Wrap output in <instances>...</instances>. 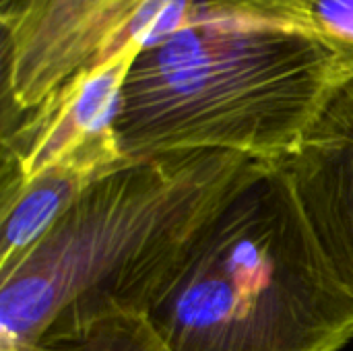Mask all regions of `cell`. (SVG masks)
<instances>
[{
    "label": "cell",
    "instance_id": "6da1fadb",
    "mask_svg": "<svg viewBox=\"0 0 353 351\" xmlns=\"http://www.w3.org/2000/svg\"><path fill=\"white\" fill-rule=\"evenodd\" d=\"M353 74V50L238 0H194L126 72L114 137L126 161L232 153L285 161Z\"/></svg>",
    "mask_w": 353,
    "mask_h": 351
},
{
    "label": "cell",
    "instance_id": "7a4b0ae2",
    "mask_svg": "<svg viewBox=\"0 0 353 351\" xmlns=\"http://www.w3.org/2000/svg\"><path fill=\"white\" fill-rule=\"evenodd\" d=\"M263 166L232 153L122 161L0 277V351L101 317H147L225 201Z\"/></svg>",
    "mask_w": 353,
    "mask_h": 351
},
{
    "label": "cell",
    "instance_id": "3957f363",
    "mask_svg": "<svg viewBox=\"0 0 353 351\" xmlns=\"http://www.w3.org/2000/svg\"><path fill=\"white\" fill-rule=\"evenodd\" d=\"M145 319L174 351H341L353 292L283 168L267 163L213 215Z\"/></svg>",
    "mask_w": 353,
    "mask_h": 351
},
{
    "label": "cell",
    "instance_id": "277c9868",
    "mask_svg": "<svg viewBox=\"0 0 353 351\" xmlns=\"http://www.w3.org/2000/svg\"><path fill=\"white\" fill-rule=\"evenodd\" d=\"M190 0H2V130L130 43L178 29Z\"/></svg>",
    "mask_w": 353,
    "mask_h": 351
},
{
    "label": "cell",
    "instance_id": "5b68a950",
    "mask_svg": "<svg viewBox=\"0 0 353 351\" xmlns=\"http://www.w3.org/2000/svg\"><path fill=\"white\" fill-rule=\"evenodd\" d=\"M139 50L137 43L126 46L2 130V184L27 180L83 149L116 143L120 93Z\"/></svg>",
    "mask_w": 353,
    "mask_h": 351
},
{
    "label": "cell",
    "instance_id": "8992f818",
    "mask_svg": "<svg viewBox=\"0 0 353 351\" xmlns=\"http://www.w3.org/2000/svg\"><path fill=\"white\" fill-rule=\"evenodd\" d=\"M279 166L325 254L353 292V74Z\"/></svg>",
    "mask_w": 353,
    "mask_h": 351
},
{
    "label": "cell",
    "instance_id": "52a82bcc",
    "mask_svg": "<svg viewBox=\"0 0 353 351\" xmlns=\"http://www.w3.org/2000/svg\"><path fill=\"white\" fill-rule=\"evenodd\" d=\"M126 161L118 145H97L43 168L27 180L4 182L0 192V277L62 219L85 188Z\"/></svg>",
    "mask_w": 353,
    "mask_h": 351
},
{
    "label": "cell",
    "instance_id": "ba28073f",
    "mask_svg": "<svg viewBox=\"0 0 353 351\" xmlns=\"http://www.w3.org/2000/svg\"><path fill=\"white\" fill-rule=\"evenodd\" d=\"M25 351H174L139 314H110L70 333L50 335Z\"/></svg>",
    "mask_w": 353,
    "mask_h": 351
},
{
    "label": "cell",
    "instance_id": "9c48e42d",
    "mask_svg": "<svg viewBox=\"0 0 353 351\" xmlns=\"http://www.w3.org/2000/svg\"><path fill=\"white\" fill-rule=\"evenodd\" d=\"M353 50V0H238Z\"/></svg>",
    "mask_w": 353,
    "mask_h": 351
}]
</instances>
